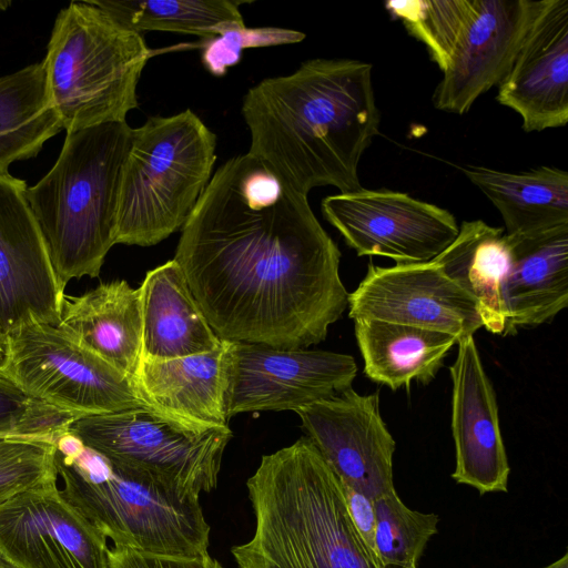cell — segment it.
Here are the masks:
<instances>
[{
	"label": "cell",
	"instance_id": "obj_21",
	"mask_svg": "<svg viewBox=\"0 0 568 568\" xmlns=\"http://www.w3.org/2000/svg\"><path fill=\"white\" fill-rule=\"evenodd\" d=\"M58 326L134 379L142 355L140 288L116 280L78 296L64 294Z\"/></svg>",
	"mask_w": 568,
	"mask_h": 568
},
{
	"label": "cell",
	"instance_id": "obj_11",
	"mask_svg": "<svg viewBox=\"0 0 568 568\" xmlns=\"http://www.w3.org/2000/svg\"><path fill=\"white\" fill-rule=\"evenodd\" d=\"M353 356L322 349H282L231 342L225 405L229 419L241 413L296 410L352 388Z\"/></svg>",
	"mask_w": 568,
	"mask_h": 568
},
{
	"label": "cell",
	"instance_id": "obj_3",
	"mask_svg": "<svg viewBox=\"0 0 568 568\" xmlns=\"http://www.w3.org/2000/svg\"><path fill=\"white\" fill-rule=\"evenodd\" d=\"M246 487L255 529L231 550L239 568H381L310 438L264 455Z\"/></svg>",
	"mask_w": 568,
	"mask_h": 568
},
{
	"label": "cell",
	"instance_id": "obj_9",
	"mask_svg": "<svg viewBox=\"0 0 568 568\" xmlns=\"http://www.w3.org/2000/svg\"><path fill=\"white\" fill-rule=\"evenodd\" d=\"M69 432L113 464L199 497L217 486L229 426L196 428L149 407L73 419Z\"/></svg>",
	"mask_w": 568,
	"mask_h": 568
},
{
	"label": "cell",
	"instance_id": "obj_4",
	"mask_svg": "<svg viewBox=\"0 0 568 568\" xmlns=\"http://www.w3.org/2000/svg\"><path fill=\"white\" fill-rule=\"evenodd\" d=\"M132 128L105 123L67 132L60 154L26 199L63 288L97 277L114 243L121 169Z\"/></svg>",
	"mask_w": 568,
	"mask_h": 568
},
{
	"label": "cell",
	"instance_id": "obj_38",
	"mask_svg": "<svg viewBox=\"0 0 568 568\" xmlns=\"http://www.w3.org/2000/svg\"><path fill=\"white\" fill-rule=\"evenodd\" d=\"M2 344H3V336L0 333V361H1V357H2Z\"/></svg>",
	"mask_w": 568,
	"mask_h": 568
},
{
	"label": "cell",
	"instance_id": "obj_2",
	"mask_svg": "<svg viewBox=\"0 0 568 568\" xmlns=\"http://www.w3.org/2000/svg\"><path fill=\"white\" fill-rule=\"evenodd\" d=\"M372 70L359 60L318 58L260 81L242 103L248 153L305 195L324 185L361 190L358 164L381 124Z\"/></svg>",
	"mask_w": 568,
	"mask_h": 568
},
{
	"label": "cell",
	"instance_id": "obj_14",
	"mask_svg": "<svg viewBox=\"0 0 568 568\" xmlns=\"http://www.w3.org/2000/svg\"><path fill=\"white\" fill-rule=\"evenodd\" d=\"M28 185L0 174V333L37 321L58 325L64 290L26 199Z\"/></svg>",
	"mask_w": 568,
	"mask_h": 568
},
{
	"label": "cell",
	"instance_id": "obj_31",
	"mask_svg": "<svg viewBox=\"0 0 568 568\" xmlns=\"http://www.w3.org/2000/svg\"><path fill=\"white\" fill-rule=\"evenodd\" d=\"M74 418L24 395L0 374V438H33L55 443Z\"/></svg>",
	"mask_w": 568,
	"mask_h": 568
},
{
	"label": "cell",
	"instance_id": "obj_5",
	"mask_svg": "<svg viewBox=\"0 0 568 568\" xmlns=\"http://www.w3.org/2000/svg\"><path fill=\"white\" fill-rule=\"evenodd\" d=\"M62 496L114 546L195 557L209 554L200 498L152 475L111 463L69 430L55 442Z\"/></svg>",
	"mask_w": 568,
	"mask_h": 568
},
{
	"label": "cell",
	"instance_id": "obj_26",
	"mask_svg": "<svg viewBox=\"0 0 568 568\" xmlns=\"http://www.w3.org/2000/svg\"><path fill=\"white\" fill-rule=\"evenodd\" d=\"M63 130L49 98L43 62L0 78V174L36 158Z\"/></svg>",
	"mask_w": 568,
	"mask_h": 568
},
{
	"label": "cell",
	"instance_id": "obj_30",
	"mask_svg": "<svg viewBox=\"0 0 568 568\" xmlns=\"http://www.w3.org/2000/svg\"><path fill=\"white\" fill-rule=\"evenodd\" d=\"M55 443L0 438V504L32 487L58 480Z\"/></svg>",
	"mask_w": 568,
	"mask_h": 568
},
{
	"label": "cell",
	"instance_id": "obj_25",
	"mask_svg": "<svg viewBox=\"0 0 568 568\" xmlns=\"http://www.w3.org/2000/svg\"><path fill=\"white\" fill-rule=\"evenodd\" d=\"M433 262L477 304L483 326L504 335L501 287L511 262L503 227L481 220L464 221L455 240Z\"/></svg>",
	"mask_w": 568,
	"mask_h": 568
},
{
	"label": "cell",
	"instance_id": "obj_35",
	"mask_svg": "<svg viewBox=\"0 0 568 568\" xmlns=\"http://www.w3.org/2000/svg\"><path fill=\"white\" fill-rule=\"evenodd\" d=\"M544 568H568V555L565 554L561 558Z\"/></svg>",
	"mask_w": 568,
	"mask_h": 568
},
{
	"label": "cell",
	"instance_id": "obj_20",
	"mask_svg": "<svg viewBox=\"0 0 568 568\" xmlns=\"http://www.w3.org/2000/svg\"><path fill=\"white\" fill-rule=\"evenodd\" d=\"M507 236L511 262L501 287L504 335L549 322L568 304V226Z\"/></svg>",
	"mask_w": 568,
	"mask_h": 568
},
{
	"label": "cell",
	"instance_id": "obj_7",
	"mask_svg": "<svg viewBox=\"0 0 568 568\" xmlns=\"http://www.w3.org/2000/svg\"><path fill=\"white\" fill-rule=\"evenodd\" d=\"M215 150L216 135L190 109L132 129L114 243L152 246L181 230L211 180Z\"/></svg>",
	"mask_w": 568,
	"mask_h": 568
},
{
	"label": "cell",
	"instance_id": "obj_23",
	"mask_svg": "<svg viewBox=\"0 0 568 568\" xmlns=\"http://www.w3.org/2000/svg\"><path fill=\"white\" fill-rule=\"evenodd\" d=\"M462 171L499 211L507 235L568 226L567 171L545 165L518 173L474 165Z\"/></svg>",
	"mask_w": 568,
	"mask_h": 568
},
{
	"label": "cell",
	"instance_id": "obj_6",
	"mask_svg": "<svg viewBox=\"0 0 568 568\" xmlns=\"http://www.w3.org/2000/svg\"><path fill=\"white\" fill-rule=\"evenodd\" d=\"M154 54L92 0L72 1L54 21L42 60L50 102L65 132L126 121Z\"/></svg>",
	"mask_w": 568,
	"mask_h": 568
},
{
	"label": "cell",
	"instance_id": "obj_19",
	"mask_svg": "<svg viewBox=\"0 0 568 568\" xmlns=\"http://www.w3.org/2000/svg\"><path fill=\"white\" fill-rule=\"evenodd\" d=\"M231 341L206 353L171 359L141 358L134 376L146 405L196 428L229 426L226 371Z\"/></svg>",
	"mask_w": 568,
	"mask_h": 568
},
{
	"label": "cell",
	"instance_id": "obj_24",
	"mask_svg": "<svg viewBox=\"0 0 568 568\" xmlns=\"http://www.w3.org/2000/svg\"><path fill=\"white\" fill-rule=\"evenodd\" d=\"M354 328L366 376L394 390L432 382L458 342L448 333L374 318L354 320Z\"/></svg>",
	"mask_w": 568,
	"mask_h": 568
},
{
	"label": "cell",
	"instance_id": "obj_16",
	"mask_svg": "<svg viewBox=\"0 0 568 568\" xmlns=\"http://www.w3.org/2000/svg\"><path fill=\"white\" fill-rule=\"evenodd\" d=\"M544 0H474L473 13L434 94L440 111L464 114L508 72Z\"/></svg>",
	"mask_w": 568,
	"mask_h": 568
},
{
	"label": "cell",
	"instance_id": "obj_37",
	"mask_svg": "<svg viewBox=\"0 0 568 568\" xmlns=\"http://www.w3.org/2000/svg\"><path fill=\"white\" fill-rule=\"evenodd\" d=\"M11 6V1L0 0V10L4 11Z\"/></svg>",
	"mask_w": 568,
	"mask_h": 568
},
{
	"label": "cell",
	"instance_id": "obj_34",
	"mask_svg": "<svg viewBox=\"0 0 568 568\" xmlns=\"http://www.w3.org/2000/svg\"><path fill=\"white\" fill-rule=\"evenodd\" d=\"M343 489L349 516L361 537L367 547L374 552V539L376 529V513L374 500L345 485H343Z\"/></svg>",
	"mask_w": 568,
	"mask_h": 568
},
{
	"label": "cell",
	"instance_id": "obj_13",
	"mask_svg": "<svg viewBox=\"0 0 568 568\" xmlns=\"http://www.w3.org/2000/svg\"><path fill=\"white\" fill-rule=\"evenodd\" d=\"M302 428L343 485L375 500L395 490V440L384 423L378 392L348 388L298 408Z\"/></svg>",
	"mask_w": 568,
	"mask_h": 568
},
{
	"label": "cell",
	"instance_id": "obj_8",
	"mask_svg": "<svg viewBox=\"0 0 568 568\" xmlns=\"http://www.w3.org/2000/svg\"><path fill=\"white\" fill-rule=\"evenodd\" d=\"M0 374L28 397L74 419L149 407L133 378L58 325L27 321L9 329Z\"/></svg>",
	"mask_w": 568,
	"mask_h": 568
},
{
	"label": "cell",
	"instance_id": "obj_28",
	"mask_svg": "<svg viewBox=\"0 0 568 568\" xmlns=\"http://www.w3.org/2000/svg\"><path fill=\"white\" fill-rule=\"evenodd\" d=\"M374 554L381 568H416L428 540L437 532L438 516L408 508L395 490L374 500Z\"/></svg>",
	"mask_w": 568,
	"mask_h": 568
},
{
	"label": "cell",
	"instance_id": "obj_32",
	"mask_svg": "<svg viewBox=\"0 0 568 568\" xmlns=\"http://www.w3.org/2000/svg\"><path fill=\"white\" fill-rule=\"evenodd\" d=\"M304 38L303 32L291 29L244 26L203 40L201 60L211 74L223 77L229 68L240 62L244 49L292 44L301 42Z\"/></svg>",
	"mask_w": 568,
	"mask_h": 568
},
{
	"label": "cell",
	"instance_id": "obj_22",
	"mask_svg": "<svg viewBox=\"0 0 568 568\" xmlns=\"http://www.w3.org/2000/svg\"><path fill=\"white\" fill-rule=\"evenodd\" d=\"M141 358L171 359L211 352L222 339L209 324L174 261L149 271L141 284Z\"/></svg>",
	"mask_w": 568,
	"mask_h": 568
},
{
	"label": "cell",
	"instance_id": "obj_29",
	"mask_svg": "<svg viewBox=\"0 0 568 568\" xmlns=\"http://www.w3.org/2000/svg\"><path fill=\"white\" fill-rule=\"evenodd\" d=\"M385 8L426 45L444 72L473 13L474 0H388Z\"/></svg>",
	"mask_w": 568,
	"mask_h": 568
},
{
	"label": "cell",
	"instance_id": "obj_27",
	"mask_svg": "<svg viewBox=\"0 0 568 568\" xmlns=\"http://www.w3.org/2000/svg\"><path fill=\"white\" fill-rule=\"evenodd\" d=\"M123 27L142 31H168L212 39L244 27L235 0H92Z\"/></svg>",
	"mask_w": 568,
	"mask_h": 568
},
{
	"label": "cell",
	"instance_id": "obj_36",
	"mask_svg": "<svg viewBox=\"0 0 568 568\" xmlns=\"http://www.w3.org/2000/svg\"><path fill=\"white\" fill-rule=\"evenodd\" d=\"M0 568H17L10 561H8L2 555H0Z\"/></svg>",
	"mask_w": 568,
	"mask_h": 568
},
{
	"label": "cell",
	"instance_id": "obj_10",
	"mask_svg": "<svg viewBox=\"0 0 568 568\" xmlns=\"http://www.w3.org/2000/svg\"><path fill=\"white\" fill-rule=\"evenodd\" d=\"M321 209L358 256H385L396 265L433 261L459 231L446 209L390 190L362 187L329 195Z\"/></svg>",
	"mask_w": 568,
	"mask_h": 568
},
{
	"label": "cell",
	"instance_id": "obj_18",
	"mask_svg": "<svg viewBox=\"0 0 568 568\" xmlns=\"http://www.w3.org/2000/svg\"><path fill=\"white\" fill-rule=\"evenodd\" d=\"M457 345L456 359L449 367L453 382L452 432L456 452L452 477L481 495L507 491L510 468L493 384L474 336L459 339Z\"/></svg>",
	"mask_w": 568,
	"mask_h": 568
},
{
	"label": "cell",
	"instance_id": "obj_17",
	"mask_svg": "<svg viewBox=\"0 0 568 568\" xmlns=\"http://www.w3.org/2000/svg\"><path fill=\"white\" fill-rule=\"evenodd\" d=\"M496 99L521 118L526 132L567 124L568 0H544Z\"/></svg>",
	"mask_w": 568,
	"mask_h": 568
},
{
	"label": "cell",
	"instance_id": "obj_1",
	"mask_svg": "<svg viewBox=\"0 0 568 568\" xmlns=\"http://www.w3.org/2000/svg\"><path fill=\"white\" fill-rule=\"evenodd\" d=\"M173 260L220 339L307 348L348 307L341 252L307 195L248 152L211 176Z\"/></svg>",
	"mask_w": 568,
	"mask_h": 568
},
{
	"label": "cell",
	"instance_id": "obj_33",
	"mask_svg": "<svg viewBox=\"0 0 568 568\" xmlns=\"http://www.w3.org/2000/svg\"><path fill=\"white\" fill-rule=\"evenodd\" d=\"M109 568H223L209 554L203 556H169L144 552L123 546L109 548Z\"/></svg>",
	"mask_w": 568,
	"mask_h": 568
},
{
	"label": "cell",
	"instance_id": "obj_15",
	"mask_svg": "<svg viewBox=\"0 0 568 568\" xmlns=\"http://www.w3.org/2000/svg\"><path fill=\"white\" fill-rule=\"evenodd\" d=\"M349 317L374 318L439 331L458 341L483 321L474 300L433 262L390 267L368 264L348 296Z\"/></svg>",
	"mask_w": 568,
	"mask_h": 568
},
{
	"label": "cell",
	"instance_id": "obj_12",
	"mask_svg": "<svg viewBox=\"0 0 568 568\" xmlns=\"http://www.w3.org/2000/svg\"><path fill=\"white\" fill-rule=\"evenodd\" d=\"M106 537L52 480L0 504V555L17 568H109Z\"/></svg>",
	"mask_w": 568,
	"mask_h": 568
}]
</instances>
